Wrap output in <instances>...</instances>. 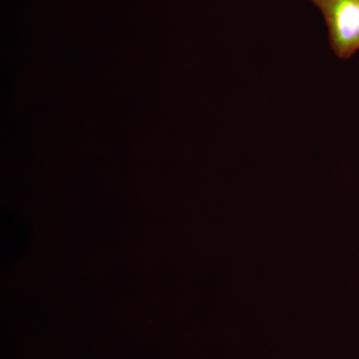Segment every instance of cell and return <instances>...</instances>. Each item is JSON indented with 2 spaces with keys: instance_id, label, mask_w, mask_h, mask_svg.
Wrapping results in <instances>:
<instances>
[{
  "instance_id": "cell-1",
  "label": "cell",
  "mask_w": 359,
  "mask_h": 359,
  "mask_svg": "<svg viewBox=\"0 0 359 359\" xmlns=\"http://www.w3.org/2000/svg\"><path fill=\"white\" fill-rule=\"evenodd\" d=\"M327 26L334 55L351 59L359 51V0H311Z\"/></svg>"
}]
</instances>
